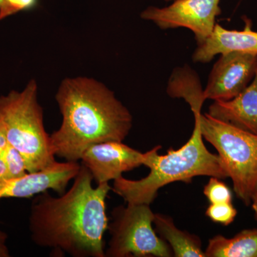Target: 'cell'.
<instances>
[{
	"mask_svg": "<svg viewBox=\"0 0 257 257\" xmlns=\"http://www.w3.org/2000/svg\"><path fill=\"white\" fill-rule=\"evenodd\" d=\"M92 182L81 164L67 192L55 197L46 191L33 199L29 229L35 244L73 257H105L106 198L111 187L103 183L94 188Z\"/></svg>",
	"mask_w": 257,
	"mask_h": 257,
	"instance_id": "1",
	"label": "cell"
},
{
	"mask_svg": "<svg viewBox=\"0 0 257 257\" xmlns=\"http://www.w3.org/2000/svg\"><path fill=\"white\" fill-rule=\"evenodd\" d=\"M62 116L50 135L55 156L78 162L90 146L123 142L133 128L131 113L103 83L86 77L66 78L55 96Z\"/></svg>",
	"mask_w": 257,
	"mask_h": 257,
	"instance_id": "2",
	"label": "cell"
},
{
	"mask_svg": "<svg viewBox=\"0 0 257 257\" xmlns=\"http://www.w3.org/2000/svg\"><path fill=\"white\" fill-rule=\"evenodd\" d=\"M194 116V127L188 141L179 150L169 149L167 155H159L161 145L145 152L143 165L150 173L139 180H130L122 176L114 180L111 190L126 204H151L162 187L176 182L190 183L199 176L224 179L228 175L219 155L211 153L204 143L199 117Z\"/></svg>",
	"mask_w": 257,
	"mask_h": 257,
	"instance_id": "3",
	"label": "cell"
},
{
	"mask_svg": "<svg viewBox=\"0 0 257 257\" xmlns=\"http://www.w3.org/2000/svg\"><path fill=\"white\" fill-rule=\"evenodd\" d=\"M37 92L36 81L32 79L23 90H12L0 96V121L7 142L23 155L29 173L44 170L56 162Z\"/></svg>",
	"mask_w": 257,
	"mask_h": 257,
	"instance_id": "4",
	"label": "cell"
},
{
	"mask_svg": "<svg viewBox=\"0 0 257 257\" xmlns=\"http://www.w3.org/2000/svg\"><path fill=\"white\" fill-rule=\"evenodd\" d=\"M203 138L211 144L232 181L236 197L246 206L257 182V135L213 118L199 117Z\"/></svg>",
	"mask_w": 257,
	"mask_h": 257,
	"instance_id": "5",
	"label": "cell"
},
{
	"mask_svg": "<svg viewBox=\"0 0 257 257\" xmlns=\"http://www.w3.org/2000/svg\"><path fill=\"white\" fill-rule=\"evenodd\" d=\"M107 230L111 235L105 257H173L165 240L153 227L150 204H127L113 208Z\"/></svg>",
	"mask_w": 257,
	"mask_h": 257,
	"instance_id": "6",
	"label": "cell"
},
{
	"mask_svg": "<svg viewBox=\"0 0 257 257\" xmlns=\"http://www.w3.org/2000/svg\"><path fill=\"white\" fill-rule=\"evenodd\" d=\"M220 0H175L165 8L148 7L141 18L151 21L162 30L178 28L189 29L198 44L210 36L221 14Z\"/></svg>",
	"mask_w": 257,
	"mask_h": 257,
	"instance_id": "7",
	"label": "cell"
},
{
	"mask_svg": "<svg viewBox=\"0 0 257 257\" xmlns=\"http://www.w3.org/2000/svg\"><path fill=\"white\" fill-rule=\"evenodd\" d=\"M257 72V55L241 52L222 54L214 64L204 89L206 99L229 100L242 92Z\"/></svg>",
	"mask_w": 257,
	"mask_h": 257,
	"instance_id": "8",
	"label": "cell"
},
{
	"mask_svg": "<svg viewBox=\"0 0 257 257\" xmlns=\"http://www.w3.org/2000/svg\"><path fill=\"white\" fill-rule=\"evenodd\" d=\"M145 153L122 142L111 141L88 147L82 154V165L87 167L97 185L109 183L124 172L143 165Z\"/></svg>",
	"mask_w": 257,
	"mask_h": 257,
	"instance_id": "9",
	"label": "cell"
},
{
	"mask_svg": "<svg viewBox=\"0 0 257 257\" xmlns=\"http://www.w3.org/2000/svg\"><path fill=\"white\" fill-rule=\"evenodd\" d=\"M80 167L78 162H56L44 170L28 172L20 178L0 180V200L4 198H30L50 189L62 195Z\"/></svg>",
	"mask_w": 257,
	"mask_h": 257,
	"instance_id": "10",
	"label": "cell"
},
{
	"mask_svg": "<svg viewBox=\"0 0 257 257\" xmlns=\"http://www.w3.org/2000/svg\"><path fill=\"white\" fill-rule=\"evenodd\" d=\"M245 23V28L241 31L226 30L216 24L210 36L198 44L193 54V61L206 63L216 55L231 52L257 55V32L251 30V22L247 19Z\"/></svg>",
	"mask_w": 257,
	"mask_h": 257,
	"instance_id": "11",
	"label": "cell"
},
{
	"mask_svg": "<svg viewBox=\"0 0 257 257\" xmlns=\"http://www.w3.org/2000/svg\"><path fill=\"white\" fill-rule=\"evenodd\" d=\"M207 114L257 135V72L242 92L229 100L214 101Z\"/></svg>",
	"mask_w": 257,
	"mask_h": 257,
	"instance_id": "12",
	"label": "cell"
},
{
	"mask_svg": "<svg viewBox=\"0 0 257 257\" xmlns=\"http://www.w3.org/2000/svg\"><path fill=\"white\" fill-rule=\"evenodd\" d=\"M153 226L157 234L170 245L175 257H206L201 238L179 229L170 216L155 214Z\"/></svg>",
	"mask_w": 257,
	"mask_h": 257,
	"instance_id": "13",
	"label": "cell"
},
{
	"mask_svg": "<svg viewBox=\"0 0 257 257\" xmlns=\"http://www.w3.org/2000/svg\"><path fill=\"white\" fill-rule=\"evenodd\" d=\"M167 93L170 97L183 99L190 106L194 115L202 114V108L207 100L199 76L187 65L178 67L171 74Z\"/></svg>",
	"mask_w": 257,
	"mask_h": 257,
	"instance_id": "14",
	"label": "cell"
},
{
	"mask_svg": "<svg viewBox=\"0 0 257 257\" xmlns=\"http://www.w3.org/2000/svg\"><path fill=\"white\" fill-rule=\"evenodd\" d=\"M204 253L206 257H257V229L242 230L230 238L216 235Z\"/></svg>",
	"mask_w": 257,
	"mask_h": 257,
	"instance_id": "15",
	"label": "cell"
},
{
	"mask_svg": "<svg viewBox=\"0 0 257 257\" xmlns=\"http://www.w3.org/2000/svg\"><path fill=\"white\" fill-rule=\"evenodd\" d=\"M4 155L7 165L6 179L20 178L28 173L23 155L9 143L5 147Z\"/></svg>",
	"mask_w": 257,
	"mask_h": 257,
	"instance_id": "16",
	"label": "cell"
},
{
	"mask_svg": "<svg viewBox=\"0 0 257 257\" xmlns=\"http://www.w3.org/2000/svg\"><path fill=\"white\" fill-rule=\"evenodd\" d=\"M222 180L210 177L209 182L204 186L203 193L210 204L232 202V192Z\"/></svg>",
	"mask_w": 257,
	"mask_h": 257,
	"instance_id": "17",
	"label": "cell"
},
{
	"mask_svg": "<svg viewBox=\"0 0 257 257\" xmlns=\"http://www.w3.org/2000/svg\"><path fill=\"white\" fill-rule=\"evenodd\" d=\"M205 214L213 222L226 226L234 221L237 211L232 202L217 203L209 204Z\"/></svg>",
	"mask_w": 257,
	"mask_h": 257,
	"instance_id": "18",
	"label": "cell"
},
{
	"mask_svg": "<svg viewBox=\"0 0 257 257\" xmlns=\"http://www.w3.org/2000/svg\"><path fill=\"white\" fill-rule=\"evenodd\" d=\"M39 2V0H1L0 21L22 12L36 9Z\"/></svg>",
	"mask_w": 257,
	"mask_h": 257,
	"instance_id": "19",
	"label": "cell"
},
{
	"mask_svg": "<svg viewBox=\"0 0 257 257\" xmlns=\"http://www.w3.org/2000/svg\"><path fill=\"white\" fill-rule=\"evenodd\" d=\"M8 238V234L0 230V257L10 256L9 248L7 245Z\"/></svg>",
	"mask_w": 257,
	"mask_h": 257,
	"instance_id": "20",
	"label": "cell"
},
{
	"mask_svg": "<svg viewBox=\"0 0 257 257\" xmlns=\"http://www.w3.org/2000/svg\"><path fill=\"white\" fill-rule=\"evenodd\" d=\"M5 150V149H4ZM7 165L5 162L4 150L0 153V180L6 179Z\"/></svg>",
	"mask_w": 257,
	"mask_h": 257,
	"instance_id": "21",
	"label": "cell"
},
{
	"mask_svg": "<svg viewBox=\"0 0 257 257\" xmlns=\"http://www.w3.org/2000/svg\"><path fill=\"white\" fill-rule=\"evenodd\" d=\"M251 204L257 221V182L253 189L252 194H251Z\"/></svg>",
	"mask_w": 257,
	"mask_h": 257,
	"instance_id": "22",
	"label": "cell"
},
{
	"mask_svg": "<svg viewBox=\"0 0 257 257\" xmlns=\"http://www.w3.org/2000/svg\"><path fill=\"white\" fill-rule=\"evenodd\" d=\"M7 144H8V142H7L4 127L0 121V153L4 150Z\"/></svg>",
	"mask_w": 257,
	"mask_h": 257,
	"instance_id": "23",
	"label": "cell"
},
{
	"mask_svg": "<svg viewBox=\"0 0 257 257\" xmlns=\"http://www.w3.org/2000/svg\"><path fill=\"white\" fill-rule=\"evenodd\" d=\"M166 1H175V0H166Z\"/></svg>",
	"mask_w": 257,
	"mask_h": 257,
	"instance_id": "24",
	"label": "cell"
},
{
	"mask_svg": "<svg viewBox=\"0 0 257 257\" xmlns=\"http://www.w3.org/2000/svg\"><path fill=\"white\" fill-rule=\"evenodd\" d=\"M0 3H1V0H0Z\"/></svg>",
	"mask_w": 257,
	"mask_h": 257,
	"instance_id": "25",
	"label": "cell"
}]
</instances>
